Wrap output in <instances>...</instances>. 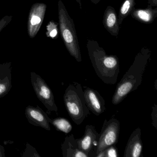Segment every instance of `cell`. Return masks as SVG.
I'll use <instances>...</instances> for the list:
<instances>
[{
  "label": "cell",
  "instance_id": "cell-23",
  "mask_svg": "<svg viewBox=\"0 0 157 157\" xmlns=\"http://www.w3.org/2000/svg\"><path fill=\"white\" fill-rule=\"evenodd\" d=\"M148 5L151 7H157V0H148Z\"/></svg>",
  "mask_w": 157,
  "mask_h": 157
},
{
  "label": "cell",
  "instance_id": "cell-10",
  "mask_svg": "<svg viewBox=\"0 0 157 157\" xmlns=\"http://www.w3.org/2000/svg\"><path fill=\"white\" fill-rule=\"evenodd\" d=\"M25 114L28 122L36 126L41 127L46 130H51L48 116L39 106L34 107L29 105L26 107Z\"/></svg>",
  "mask_w": 157,
  "mask_h": 157
},
{
  "label": "cell",
  "instance_id": "cell-19",
  "mask_svg": "<svg viewBox=\"0 0 157 157\" xmlns=\"http://www.w3.org/2000/svg\"><path fill=\"white\" fill-rule=\"evenodd\" d=\"M117 157V148L115 146H112L97 154L96 157Z\"/></svg>",
  "mask_w": 157,
  "mask_h": 157
},
{
  "label": "cell",
  "instance_id": "cell-24",
  "mask_svg": "<svg viewBox=\"0 0 157 157\" xmlns=\"http://www.w3.org/2000/svg\"><path fill=\"white\" fill-rule=\"evenodd\" d=\"M5 156V149L4 147L0 145V157H4Z\"/></svg>",
  "mask_w": 157,
  "mask_h": 157
},
{
  "label": "cell",
  "instance_id": "cell-2",
  "mask_svg": "<svg viewBox=\"0 0 157 157\" xmlns=\"http://www.w3.org/2000/svg\"><path fill=\"white\" fill-rule=\"evenodd\" d=\"M87 48L89 57L97 76L107 84H115L120 71L116 56L106 55L97 41L88 39Z\"/></svg>",
  "mask_w": 157,
  "mask_h": 157
},
{
  "label": "cell",
  "instance_id": "cell-14",
  "mask_svg": "<svg viewBox=\"0 0 157 157\" xmlns=\"http://www.w3.org/2000/svg\"><path fill=\"white\" fill-rule=\"evenodd\" d=\"M61 150L64 157H89L80 149L73 134L66 137L61 145Z\"/></svg>",
  "mask_w": 157,
  "mask_h": 157
},
{
  "label": "cell",
  "instance_id": "cell-3",
  "mask_svg": "<svg viewBox=\"0 0 157 157\" xmlns=\"http://www.w3.org/2000/svg\"><path fill=\"white\" fill-rule=\"evenodd\" d=\"M59 27L64 44L71 56L78 62L82 61L79 44L73 20L61 0L58 3Z\"/></svg>",
  "mask_w": 157,
  "mask_h": 157
},
{
  "label": "cell",
  "instance_id": "cell-9",
  "mask_svg": "<svg viewBox=\"0 0 157 157\" xmlns=\"http://www.w3.org/2000/svg\"><path fill=\"white\" fill-rule=\"evenodd\" d=\"M86 105L90 111L98 116L106 109L105 102L97 91L86 87L83 90Z\"/></svg>",
  "mask_w": 157,
  "mask_h": 157
},
{
  "label": "cell",
  "instance_id": "cell-20",
  "mask_svg": "<svg viewBox=\"0 0 157 157\" xmlns=\"http://www.w3.org/2000/svg\"><path fill=\"white\" fill-rule=\"evenodd\" d=\"M23 157H40L35 148L27 143L26 148L24 152Z\"/></svg>",
  "mask_w": 157,
  "mask_h": 157
},
{
  "label": "cell",
  "instance_id": "cell-18",
  "mask_svg": "<svg viewBox=\"0 0 157 157\" xmlns=\"http://www.w3.org/2000/svg\"><path fill=\"white\" fill-rule=\"evenodd\" d=\"M59 32V24L55 21H50L46 26L47 37L53 39H57Z\"/></svg>",
  "mask_w": 157,
  "mask_h": 157
},
{
  "label": "cell",
  "instance_id": "cell-21",
  "mask_svg": "<svg viewBox=\"0 0 157 157\" xmlns=\"http://www.w3.org/2000/svg\"><path fill=\"white\" fill-rule=\"evenodd\" d=\"M12 19L11 15H6L0 20V33L11 22Z\"/></svg>",
  "mask_w": 157,
  "mask_h": 157
},
{
  "label": "cell",
  "instance_id": "cell-1",
  "mask_svg": "<svg viewBox=\"0 0 157 157\" xmlns=\"http://www.w3.org/2000/svg\"><path fill=\"white\" fill-rule=\"evenodd\" d=\"M151 56L149 48H143L137 54L132 65L117 84L112 98V103L117 105L141 84L143 74Z\"/></svg>",
  "mask_w": 157,
  "mask_h": 157
},
{
  "label": "cell",
  "instance_id": "cell-4",
  "mask_svg": "<svg viewBox=\"0 0 157 157\" xmlns=\"http://www.w3.org/2000/svg\"><path fill=\"white\" fill-rule=\"evenodd\" d=\"M67 111L72 121L81 124L90 114L81 85L76 82L69 84L63 96Z\"/></svg>",
  "mask_w": 157,
  "mask_h": 157
},
{
  "label": "cell",
  "instance_id": "cell-12",
  "mask_svg": "<svg viewBox=\"0 0 157 157\" xmlns=\"http://www.w3.org/2000/svg\"><path fill=\"white\" fill-rule=\"evenodd\" d=\"M103 24L111 35L116 37L118 36L120 30L118 15L113 7L109 6L105 9L104 13Z\"/></svg>",
  "mask_w": 157,
  "mask_h": 157
},
{
  "label": "cell",
  "instance_id": "cell-22",
  "mask_svg": "<svg viewBox=\"0 0 157 157\" xmlns=\"http://www.w3.org/2000/svg\"><path fill=\"white\" fill-rule=\"evenodd\" d=\"M151 119H152V125L157 128V105L154 104V106L152 107V111L151 114Z\"/></svg>",
  "mask_w": 157,
  "mask_h": 157
},
{
  "label": "cell",
  "instance_id": "cell-26",
  "mask_svg": "<svg viewBox=\"0 0 157 157\" xmlns=\"http://www.w3.org/2000/svg\"><path fill=\"white\" fill-rule=\"evenodd\" d=\"M76 2L78 3L79 5L80 9L81 10L82 9V2L81 0H76Z\"/></svg>",
  "mask_w": 157,
  "mask_h": 157
},
{
  "label": "cell",
  "instance_id": "cell-17",
  "mask_svg": "<svg viewBox=\"0 0 157 157\" xmlns=\"http://www.w3.org/2000/svg\"><path fill=\"white\" fill-rule=\"evenodd\" d=\"M136 5L135 0H125L120 7L118 12V19L119 25L130 14L132 9Z\"/></svg>",
  "mask_w": 157,
  "mask_h": 157
},
{
  "label": "cell",
  "instance_id": "cell-16",
  "mask_svg": "<svg viewBox=\"0 0 157 157\" xmlns=\"http://www.w3.org/2000/svg\"><path fill=\"white\" fill-rule=\"evenodd\" d=\"M48 122L51 123L56 127L57 130L64 133L68 134L72 129V126L70 122L66 118L58 117L54 119H51L48 117Z\"/></svg>",
  "mask_w": 157,
  "mask_h": 157
},
{
  "label": "cell",
  "instance_id": "cell-25",
  "mask_svg": "<svg viewBox=\"0 0 157 157\" xmlns=\"http://www.w3.org/2000/svg\"><path fill=\"white\" fill-rule=\"evenodd\" d=\"M101 0H90L91 2L94 4H97L99 3Z\"/></svg>",
  "mask_w": 157,
  "mask_h": 157
},
{
  "label": "cell",
  "instance_id": "cell-13",
  "mask_svg": "<svg viewBox=\"0 0 157 157\" xmlns=\"http://www.w3.org/2000/svg\"><path fill=\"white\" fill-rule=\"evenodd\" d=\"M12 62L0 64V98L8 94L12 87Z\"/></svg>",
  "mask_w": 157,
  "mask_h": 157
},
{
  "label": "cell",
  "instance_id": "cell-5",
  "mask_svg": "<svg viewBox=\"0 0 157 157\" xmlns=\"http://www.w3.org/2000/svg\"><path fill=\"white\" fill-rule=\"evenodd\" d=\"M120 130V123L117 119L112 118L104 120L99 136L96 156L109 147L116 146L118 142Z\"/></svg>",
  "mask_w": 157,
  "mask_h": 157
},
{
  "label": "cell",
  "instance_id": "cell-15",
  "mask_svg": "<svg viewBox=\"0 0 157 157\" xmlns=\"http://www.w3.org/2000/svg\"><path fill=\"white\" fill-rule=\"evenodd\" d=\"M130 15L131 17L141 23L150 24L154 21L157 17V8L152 9V7L148 5L146 9H132Z\"/></svg>",
  "mask_w": 157,
  "mask_h": 157
},
{
  "label": "cell",
  "instance_id": "cell-7",
  "mask_svg": "<svg viewBox=\"0 0 157 157\" xmlns=\"http://www.w3.org/2000/svg\"><path fill=\"white\" fill-rule=\"evenodd\" d=\"M100 133H98L95 127L87 125L82 137L77 139L80 149L87 154L89 157H95Z\"/></svg>",
  "mask_w": 157,
  "mask_h": 157
},
{
  "label": "cell",
  "instance_id": "cell-6",
  "mask_svg": "<svg viewBox=\"0 0 157 157\" xmlns=\"http://www.w3.org/2000/svg\"><path fill=\"white\" fill-rule=\"evenodd\" d=\"M31 79L36 94L41 102L49 111L57 112L54 94L45 81L35 72H31Z\"/></svg>",
  "mask_w": 157,
  "mask_h": 157
},
{
  "label": "cell",
  "instance_id": "cell-11",
  "mask_svg": "<svg viewBox=\"0 0 157 157\" xmlns=\"http://www.w3.org/2000/svg\"><path fill=\"white\" fill-rule=\"evenodd\" d=\"M143 144L141 139V130L137 128L130 135L127 143L124 157H140L142 154Z\"/></svg>",
  "mask_w": 157,
  "mask_h": 157
},
{
  "label": "cell",
  "instance_id": "cell-8",
  "mask_svg": "<svg viewBox=\"0 0 157 157\" xmlns=\"http://www.w3.org/2000/svg\"><path fill=\"white\" fill-rule=\"evenodd\" d=\"M46 9L45 3L38 2L32 5L27 23V32L30 38H34L38 33L43 24Z\"/></svg>",
  "mask_w": 157,
  "mask_h": 157
}]
</instances>
